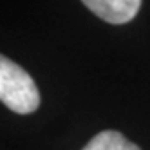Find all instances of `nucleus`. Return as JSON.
<instances>
[{"label":"nucleus","mask_w":150,"mask_h":150,"mask_svg":"<svg viewBox=\"0 0 150 150\" xmlns=\"http://www.w3.org/2000/svg\"><path fill=\"white\" fill-rule=\"evenodd\" d=\"M0 100L16 114H31L40 105V92L33 78L6 56L0 58Z\"/></svg>","instance_id":"1"},{"label":"nucleus","mask_w":150,"mask_h":150,"mask_svg":"<svg viewBox=\"0 0 150 150\" xmlns=\"http://www.w3.org/2000/svg\"><path fill=\"white\" fill-rule=\"evenodd\" d=\"M91 11L109 24H127L137 15L141 0H81Z\"/></svg>","instance_id":"2"},{"label":"nucleus","mask_w":150,"mask_h":150,"mask_svg":"<svg viewBox=\"0 0 150 150\" xmlns=\"http://www.w3.org/2000/svg\"><path fill=\"white\" fill-rule=\"evenodd\" d=\"M81 150H141V148L134 145L132 141H128L120 132L103 130L100 134H96Z\"/></svg>","instance_id":"3"}]
</instances>
